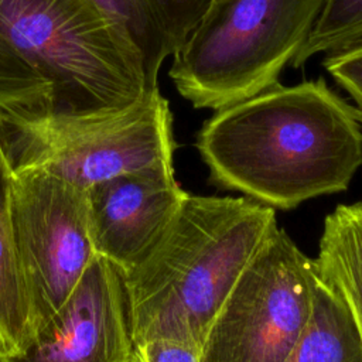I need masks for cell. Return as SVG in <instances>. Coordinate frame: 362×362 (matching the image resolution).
<instances>
[{
	"instance_id": "obj_5",
	"label": "cell",
	"mask_w": 362,
	"mask_h": 362,
	"mask_svg": "<svg viewBox=\"0 0 362 362\" xmlns=\"http://www.w3.org/2000/svg\"><path fill=\"white\" fill-rule=\"evenodd\" d=\"M325 0H212L171 57L168 76L195 109L218 110L280 81Z\"/></svg>"
},
{
	"instance_id": "obj_6",
	"label": "cell",
	"mask_w": 362,
	"mask_h": 362,
	"mask_svg": "<svg viewBox=\"0 0 362 362\" xmlns=\"http://www.w3.org/2000/svg\"><path fill=\"white\" fill-rule=\"evenodd\" d=\"M314 259L276 225L218 310L201 362H286L314 308Z\"/></svg>"
},
{
	"instance_id": "obj_4",
	"label": "cell",
	"mask_w": 362,
	"mask_h": 362,
	"mask_svg": "<svg viewBox=\"0 0 362 362\" xmlns=\"http://www.w3.org/2000/svg\"><path fill=\"white\" fill-rule=\"evenodd\" d=\"M0 146L14 174L44 173L85 189L124 174L175 173L173 113L158 88L107 112L21 116L0 109Z\"/></svg>"
},
{
	"instance_id": "obj_8",
	"label": "cell",
	"mask_w": 362,
	"mask_h": 362,
	"mask_svg": "<svg viewBox=\"0 0 362 362\" xmlns=\"http://www.w3.org/2000/svg\"><path fill=\"white\" fill-rule=\"evenodd\" d=\"M133 351L123 277L98 255L31 344L0 362H133Z\"/></svg>"
},
{
	"instance_id": "obj_10",
	"label": "cell",
	"mask_w": 362,
	"mask_h": 362,
	"mask_svg": "<svg viewBox=\"0 0 362 362\" xmlns=\"http://www.w3.org/2000/svg\"><path fill=\"white\" fill-rule=\"evenodd\" d=\"M139 52L148 90L158 88L163 62L173 57L211 0H93Z\"/></svg>"
},
{
	"instance_id": "obj_17",
	"label": "cell",
	"mask_w": 362,
	"mask_h": 362,
	"mask_svg": "<svg viewBox=\"0 0 362 362\" xmlns=\"http://www.w3.org/2000/svg\"><path fill=\"white\" fill-rule=\"evenodd\" d=\"M201 349L192 339L157 337L134 344L133 362H201Z\"/></svg>"
},
{
	"instance_id": "obj_3",
	"label": "cell",
	"mask_w": 362,
	"mask_h": 362,
	"mask_svg": "<svg viewBox=\"0 0 362 362\" xmlns=\"http://www.w3.org/2000/svg\"><path fill=\"white\" fill-rule=\"evenodd\" d=\"M0 34L49 85L44 113L117 110L150 92L139 52L93 0H0Z\"/></svg>"
},
{
	"instance_id": "obj_2",
	"label": "cell",
	"mask_w": 362,
	"mask_h": 362,
	"mask_svg": "<svg viewBox=\"0 0 362 362\" xmlns=\"http://www.w3.org/2000/svg\"><path fill=\"white\" fill-rule=\"evenodd\" d=\"M276 225V209L250 198L188 194L150 255L122 274L133 342L171 337L202 344Z\"/></svg>"
},
{
	"instance_id": "obj_15",
	"label": "cell",
	"mask_w": 362,
	"mask_h": 362,
	"mask_svg": "<svg viewBox=\"0 0 362 362\" xmlns=\"http://www.w3.org/2000/svg\"><path fill=\"white\" fill-rule=\"evenodd\" d=\"M49 98V85L0 34V109L21 116L41 115Z\"/></svg>"
},
{
	"instance_id": "obj_18",
	"label": "cell",
	"mask_w": 362,
	"mask_h": 362,
	"mask_svg": "<svg viewBox=\"0 0 362 362\" xmlns=\"http://www.w3.org/2000/svg\"><path fill=\"white\" fill-rule=\"evenodd\" d=\"M211 1H212V0H211Z\"/></svg>"
},
{
	"instance_id": "obj_7",
	"label": "cell",
	"mask_w": 362,
	"mask_h": 362,
	"mask_svg": "<svg viewBox=\"0 0 362 362\" xmlns=\"http://www.w3.org/2000/svg\"><path fill=\"white\" fill-rule=\"evenodd\" d=\"M11 226L35 337L98 256L89 229L86 189L44 173L14 174Z\"/></svg>"
},
{
	"instance_id": "obj_16",
	"label": "cell",
	"mask_w": 362,
	"mask_h": 362,
	"mask_svg": "<svg viewBox=\"0 0 362 362\" xmlns=\"http://www.w3.org/2000/svg\"><path fill=\"white\" fill-rule=\"evenodd\" d=\"M322 65L349 95L362 124V42L327 54Z\"/></svg>"
},
{
	"instance_id": "obj_14",
	"label": "cell",
	"mask_w": 362,
	"mask_h": 362,
	"mask_svg": "<svg viewBox=\"0 0 362 362\" xmlns=\"http://www.w3.org/2000/svg\"><path fill=\"white\" fill-rule=\"evenodd\" d=\"M362 42V0H325L293 68L318 54H331Z\"/></svg>"
},
{
	"instance_id": "obj_11",
	"label": "cell",
	"mask_w": 362,
	"mask_h": 362,
	"mask_svg": "<svg viewBox=\"0 0 362 362\" xmlns=\"http://www.w3.org/2000/svg\"><path fill=\"white\" fill-rule=\"evenodd\" d=\"M317 276L348 308L362 345V202L339 204L322 223Z\"/></svg>"
},
{
	"instance_id": "obj_1",
	"label": "cell",
	"mask_w": 362,
	"mask_h": 362,
	"mask_svg": "<svg viewBox=\"0 0 362 362\" xmlns=\"http://www.w3.org/2000/svg\"><path fill=\"white\" fill-rule=\"evenodd\" d=\"M195 147L212 185L290 211L348 189L362 165V124L325 79L279 82L214 110Z\"/></svg>"
},
{
	"instance_id": "obj_12",
	"label": "cell",
	"mask_w": 362,
	"mask_h": 362,
	"mask_svg": "<svg viewBox=\"0 0 362 362\" xmlns=\"http://www.w3.org/2000/svg\"><path fill=\"white\" fill-rule=\"evenodd\" d=\"M13 175L0 146V354H17L34 338L13 242Z\"/></svg>"
},
{
	"instance_id": "obj_9",
	"label": "cell",
	"mask_w": 362,
	"mask_h": 362,
	"mask_svg": "<svg viewBox=\"0 0 362 362\" xmlns=\"http://www.w3.org/2000/svg\"><path fill=\"white\" fill-rule=\"evenodd\" d=\"M188 194L175 173L124 174L89 187L88 218L96 255L120 274L130 272L164 236Z\"/></svg>"
},
{
	"instance_id": "obj_13",
	"label": "cell",
	"mask_w": 362,
	"mask_h": 362,
	"mask_svg": "<svg viewBox=\"0 0 362 362\" xmlns=\"http://www.w3.org/2000/svg\"><path fill=\"white\" fill-rule=\"evenodd\" d=\"M286 362H362V345L348 308L318 276L310 325Z\"/></svg>"
}]
</instances>
